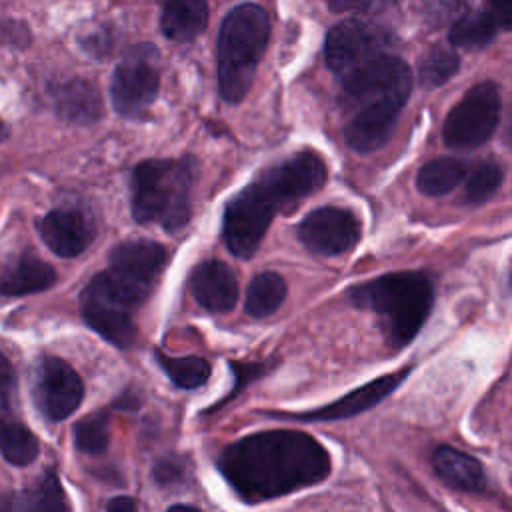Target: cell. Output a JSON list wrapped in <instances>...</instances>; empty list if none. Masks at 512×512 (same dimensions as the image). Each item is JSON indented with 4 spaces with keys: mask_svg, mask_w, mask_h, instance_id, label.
Segmentation results:
<instances>
[{
    "mask_svg": "<svg viewBox=\"0 0 512 512\" xmlns=\"http://www.w3.org/2000/svg\"><path fill=\"white\" fill-rule=\"evenodd\" d=\"M16 508H26V510H66L68 504L64 500V492L58 484V478L54 472H46L42 480L28 490Z\"/></svg>",
    "mask_w": 512,
    "mask_h": 512,
    "instance_id": "cell-30",
    "label": "cell"
},
{
    "mask_svg": "<svg viewBox=\"0 0 512 512\" xmlns=\"http://www.w3.org/2000/svg\"><path fill=\"white\" fill-rule=\"evenodd\" d=\"M156 360L160 362L162 370L166 372V376L184 390H192V388H200L208 376H210V364L200 358V356H166L156 352Z\"/></svg>",
    "mask_w": 512,
    "mask_h": 512,
    "instance_id": "cell-26",
    "label": "cell"
},
{
    "mask_svg": "<svg viewBox=\"0 0 512 512\" xmlns=\"http://www.w3.org/2000/svg\"><path fill=\"white\" fill-rule=\"evenodd\" d=\"M468 6H470V0H428L424 8V16L428 24L442 26V24L454 22L464 12H468Z\"/></svg>",
    "mask_w": 512,
    "mask_h": 512,
    "instance_id": "cell-31",
    "label": "cell"
},
{
    "mask_svg": "<svg viewBox=\"0 0 512 512\" xmlns=\"http://www.w3.org/2000/svg\"><path fill=\"white\" fill-rule=\"evenodd\" d=\"M350 300L358 308H368L386 320V332L392 346L408 344L434 302V288L424 272H390L350 288Z\"/></svg>",
    "mask_w": 512,
    "mask_h": 512,
    "instance_id": "cell-2",
    "label": "cell"
},
{
    "mask_svg": "<svg viewBox=\"0 0 512 512\" xmlns=\"http://www.w3.org/2000/svg\"><path fill=\"white\" fill-rule=\"evenodd\" d=\"M466 176V164L456 158H436L424 164L416 176V186L426 196L452 192Z\"/></svg>",
    "mask_w": 512,
    "mask_h": 512,
    "instance_id": "cell-23",
    "label": "cell"
},
{
    "mask_svg": "<svg viewBox=\"0 0 512 512\" xmlns=\"http://www.w3.org/2000/svg\"><path fill=\"white\" fill-rule=\"evenodd\" d=\"M206 20V0H164L160 28L166 38L176 42H188L204 30Z\"/></svg>",
    "mask_w": 512,
    "mask_h": 512,
    "instance_id": "cell-21",
    "label": "cell"
},
{
    "mask_svg": "<svg viewBox=\"0 0 512 512\" xmlns=\"http://www.w3.org/2000/svg\"><path fill=\"white\" fill-rule=\"evenodd\" d=\"M54 106L60 118L72 124H92L102 116L98 88L82 78H72L52 88Z\"/></svg>",
    "mask_w": 512,
    "mask_h": 512,
    "instance_id": "cell-18",
    "label": "cell"
},
{
    "mask_svg": "<svg viewBox=\"0 0 512 512\" xmlns=\"http://www.w3.org/2000/svg\"><path fill=\"white\" fill-rule=\"evenodd\" d=\"M344 102L356 112L398 116L412 90L408 64L388 52L378 54L340 76Z\"/></svg>",
    "mask_w": 512,
    "mask_h": 512,
    "instance_id": "cell-5",
    "label": "cell"
},
{
    "mask_svg": "<svg viewBox=\"0 0 512 512\" xmlns=\"http://www.w3.org/2000/svg\"><path fill=\"white\" fill-rule=\"evenodd\" d=\"M6 136V128H4V124L0 122V140Z\"/></svg>",
    "mask_w": 512,
    "mask_h": 512,
    "instance_id": "cell-39",
    "label": "cell"
},
{
    "mask_svg": "<svg viewBox=\"0 0 512 512\" xmlns=\"http://www.w3.org/2000/svg\"><path fill=\"white\" fill-rule=\"evenodd\" d=\"M56 280V272L50 264L36 256L22 254L0 268V294L18 296L38 290H46Z\"/></svg>",
    "mask_w": 512,
    "mask_h": 512,
    "instance_id": "cell-19",
    "label": "cell"
},
{
    "mask_svg": "<svg viewBox=\"0 0 512 512\" xmlns=\"http://www.w3.org/2000/svg\"><path fill=\"white\" fill-rule=\"evenodd\" d=\"M188 288L194 300L210 312L232 310L238 300L236 276L226 264L218 260H206L198 264L188 278Z\"/></svg>",
    "mask_w": 512,
    "mask_h": 512,
    "instance_id": "cell-16",
    "label": "cell"
},
{
    "mask_svg": "<svg viewBox=\"0 0 512 512\" xmlns=\"http://www.w3.org/2000/svg\"><path fill=\"white\" fill-rule=\"evenodd\" d=\"M194 162L144 160L132 172V214L140 224L156 222L176 232L190 220Z\"/></svg>",
    "mask_w": 512,
    "mask_h": 512,
    "instance_id": "cell-4",
    "label": "cell"
},
{
    "mask_svg": "<svg viewBox=\"0 0 512 512\" xmlns=\"http://www.w3.org/2000/svg\"><path fill=\"white\" fill-rule=\"evenodd\" d=\"M408 372H410V368L386 374V376H382L378 380H372V382L356 388L354 392L342 396L340 400H336L332 404H326V406H322L318 410H312V412L292 414L290 418H300V420H338V418H348V416L360 414V412L372 408L374 404H378L392 390H396V386L408 376Z\"/></svg>",
    "mask_w": 512,
    "mask_h": 512,
    "instance_id": "cell-17",
    "label": "cell"
},
{
    "mask_svg": "<svg viewBox=\"0 0 512 512\" xmlns=\"http://www.w3.org/2000/svg\"><path fill=\"white\" fill-rule=\"evenodd\" d=\"M166 258V248L154 240H126L112 248L108 274L118 284L146 300L166 264Z\"/></svg>",
    "mask_w": 512,
    "mask_h": 512,
    "instance_id": "cell-13",
    "label": "cell"
},
{
    "mask_svg": "<svg viewBox=\"0 0 512 512\" xmlns=\"http://www.w3.org/2000/svg\"><path fill=\"white\" fill-rule=\"evenodd\" d=\"M496 32L498 26L488 12H464L452 22L448 42L466 50H480L494 40Z\"/></svg>",
    "mask_w": 512,
    "mask_h": 512,
    "instance_id": "cell-24",
    "label": "cell"
},
{
    "mask_svg": "<svg viewBox=\"0 0 512 512\" xmlns=\"http://www.w3.org/2000/svg\"><path fill=\"white\" fill-rule=\"evenodd\" d=\"M136 508L138 504L130 496H118L106 504V510H112V512H134Z\"/></svg>",
    "mask_w": 512,
    "mask_h": 512,
    "instance_id": "cell-37",
    "label": "cell"
},
{
    "mask_svg": "<svg viewBox=\"0 0 512 512\" xmlns=\"http://www.w3.org/2000/svg\"><path fill=\"white\" fill-rule=\"evenodd\" d=\"M432 466L436 474L452 488L464 492H480L486 486V476L480 462L452 446L436 448Z\"/></svg>",
    "mask_w": 512,
    "mask_h": 512,
    "instance_id": "cell-20",
    "label": "cell"
},
{
    "mask_svg": "<svg viewBox=\"0 0 512 512\" xmlns=\"http://www.w3.org/2000/svg\"><path fill=\"white\" fill-rule=\"evenodd\" d=\"M286 298V282L276 272L256 274L246 290V312L252 318H266L274 314Z\"/></svg>",
    "mask_w": 512,
    "mask_h": 512,
    "instance_id": "cell-22",
    "label": "cell"
},
{
    "mask_svg": "<svg viewBox=\"0 0 512 512\" xmlns=\"http://www.w3.org/2000/svg\"><path fill=\"white\" fill-rule=\"evenodd\" d=\"M326 174L324 160L312 150H302L266 170L258 182L272 196L278 210H288L318 190L326 182Z\"/></svg>",
    "mask_w": 512,
    "mask_h": 512,
    "instance_id": "cell-11",
    "label": "cell"
},
{
    "mask_svg": "<svg viewBox=\"0 0 512 512\" xmlns=\"http://www.w3.org/2000/svg\"><path fill=\"white\" fill-rule=\"evenodd\" d=\"M488 14L496 22L498 28L510 30L512 26V0H488Z\"/></svg>",
    "mask_w": 512,
    "mask_h": 512,
    "instance_id": "cell-36",
    "label": "cell"
},
{
    "mask_svg": "<svg viewBox=\"0 0 512 512\" xmlns=\"http://www.w3.org/2000/svg\"><path fill=\"white\" fill-rule=\"evenodd\" d=\"M500 108V92L494 82L472 86L446 116L442 130L446 146L470 150L484 144L498 126Z\"/></svg>",
    "mask_w": 512,
    "mask_h": 512,
    "instance_id": "cell-8",
    "label": "cell"
},
{
    "mask_svg": "<svg viewBox=\"0 0 512 512\" xmlns=\"http://www.w3.org/2000/svg\"><path fill=\"white\" fill-rule=\"evenodd\" d=\"M392 36L386 28L366 20H344L336 24L326 36V64L338 76L356 68L358 64L388 52Z\"/></svg>",
    "mask_w": 512,
    "mask_h": 512,
    "instance_id": "cell-10",
    "label": "cell"
},
{
    "mask_svg": "<svg viewBox=\"0 0 512 512\" xmlns=\"http://www.w3.org/2000/svg\"><path fill=\"white\" fill-rule=\"evenodd\" d=\"M186 476H188V468H186V464L178 456L160 458L154 464V480L160 486L182 484L186 480Z\"/></svg>",
    "mask_w": 512,
    "mask_h": 512,
    "instance_id": "cell-32",
    "label": "cell"
},
{
    "mask_svg": "<svg viewBox=\"0 0 512 512\" xmlns=\"http://www.w3.org/2000/svg\"><path fill=\"white\" fill-rule=\"evenodd\" d=\"M108 414L92 412L74 426V442L80 452L102 454L108 448Z\"/></svg>",
    "mask_w": 512,
    "mask_h": 512,
    "instance_id": "cell-29",
    "label": "cell"
},
{
    "mask_svg": "<svg viewBox=\"0 0 512 512\" xmlns=\"http://www.w3.org/2000/svg\"><path fill=\"white\" fill-rule=\"evenodd\" d=\"M458 66H460L458 54L450 46L436 44L420 60L418 80L426 88H436L448 82L458 72Z\"/></svg>",
    "mask_w": 512,
    "mask_h": 512,
    "instance_id": "cell-27",
    "label": "cell"
},
{
    "mask_svg": "<svg viewBox=\"0 0 512 512\" xmlns=\"http://www.w3.org/2000/svg\"><path fill=\"white\" fill-rule=\"evenodd\" d=\"M32 392L36 406L48 420H64L82 402L84 384L70 364L44 356L34 370Z\"/></svg>",
    "mask_w": 512,
    "mask_h": 512,
    "instance_id": "cell-14",
    "label": "cell"
},
{
    "mask_svg": "<svg viewBox=\"0 0 512 512\" xmlns=\"http://www.w3.org/2000/svg\"><path fill=\"white\" fill-rule=\"evenodd\" d=\"M14 386H16L14 370H12L10 362L4 358V354L0 352V416L10 414V406H12V398H14Z\"/></svg>",
    "mask_w": 512,
    "mask_h": 512,
    "instance_id": "cell-34",
    "label": "cell"
},
{
    "mask_svg": "<svg viewBox=\"0 0 512 512\" xmlns=\"http://www.w3.org/2000/svg\"><path fill=\"white\" fill-rule=\"evenodd\" d=\"M0 452L8 462L24 466L36 458L38 440L24 424L6 414L0 416Z\"/></svg>",
    "mask_w": 512,
    "mask_h": 512,
    "instance_id": "cell-25",
    "label": "cell"
},
{
    "mask_svg": "<svg viewBox=\"0 0 512 512\" xmlns=\"http://www.w3.org/2000/svg\"><path fill=\"white\" fill-rule=\"evenodd\" d=\"M390 2L392 0H326V4L334 12H342V10H382Z\"/></svg>",
    "mask_w": 512,
    "mask_h": 512,
    "instance_id": "cell-35",
    "label": "cell"
},
{
    "mask_svg": "<svg viewBox=\"0 0 512 512\" xmlns=\"http://www.w3.org/2000/svg\"><path fill=\"white\" fill-rule=\"evenodd\" d=\"M158 52L152 44L132 46L116 66L110 82L114 110L130 120H140L158 94Z\"/></svg>",
    "mask_w": 512,
    "mask_h": 512,
    "instance_id": "cell-7",
    "label": "cell"
},
{
    "mask_svg": "<svg viewBox=\"0 0 512 512\" xmlns=\"http://www.w3.org/2000/svg\"><path fill=\"white\" fill-rule=\"evenodd\" d=\"M276 212L278 206L260 182L246 186L224 210L222 238L228 250L238 258H250L258 250Z\"/></svg>",
    "mask_w": 512,
    "mask_h": 512,
    "instance_id": "cell-9",
    "label": "cell"
},
{
    "mask_svg": "<svg viewBox=\"0 0 512 512\" xmlns=\"http://www.w3.org/2000/svg\"><path fill=\"white\" fill-rule=\"evenodd\" d=\"M218 468L242 500L262 502L322 482L330 456L304 432L266 430L226 446Z\"/></svg>",
    "mask_w": 512,
    "mask_h": 512,
    "instance_id": "cell-1",
    "label": "cell"
},
{
    "mask_svg": "<svg viewBox=\"0 0 512 512\" xmlns=\"http://www.w3.org/2000/svg\"><path fill=\"white\" fill-rule=\"evenodd\" d=\"M40 234L58 256L72 258L84 252L94 238L92 220L74 208L52 210L40 222Z\"/></svg>",
    "mask_w": 512,
    "mask_h": 512,
    "instance_id": "cell-15",
    "label": "cell"
},
{
    "mask_svg": "<svg viewBox=\"0 0 512 512\" xmlns=\"http://www.w3.org/2000/svg\"><path fill=\"white\" fill-rule=\"evenodd\" d=\"M114 406H116V408H122V410H136V408L140 406V396H138L136 392L128 390V392H124V396H120V398L116 400Z\"/></svg>",
    "mask_w": 512,
    "mask_h": 512,
    "instance_id": "cell-38",
    "label": "cell"
},
{
    "mask_svg": "<svg viewBox=\"0 0 512 512\" xmlns=\"http://www.w3.org/2000/svg\"><path fill=\"white\" fill-rule=\"evenodd\" d=\"M114 32L110 28H98L82 38V46L86 52H90L94 58H104L114 50Z\"/></svg>",
    "mask_w": 512,
    "mask_h": 512,
    "instance_id": "cell-33",
    "label": "cell"
},
{
    "mask_svg": "<svg viewBox=\"0 0 512 512\" xmlns=\"http://www.w3.org/2000/svg\"><path fill=\"white\" fill-rule=\"evenodd\" d=\"M140 304L142 300L122 288L108 272L94 276L80 296L86 324L118 348L132 346L136 338L132 314Z\"/></svg>",
    "mask_w": 512,
    "mask_h": 512,
    "instance_id": "cell-6",
    "label": "cell"
},
{
    "mask_svg": "<svg viewBox=\"0 0 512 512\" xmlns=\"http://www.w3.org/2000/svg\"><path fill=\"white\" fill-rule=\"evenodd\" d=\"M298 238L312 254L336 256L356 246L360 238V220L346 208L322 206L302 218L298 224Z\"/></svg>",
    "mask_w": 512,
    "mask_h": 512,
    "instance_id": "cell-12",
    "label": "cell"
},
{
    "mask_svg": "<svg viewBox=\"0 0 512 512\" xmlns=\"http://www.w3.org/2000/svg\"><path fill=\"white\" fill-rule=\"evenodd\" d=\"M502 180H504V170L498 162H492V160L482 162L468 176L466 190H464V202L470 206L484 204L498 192V188L502 186Z\"/></svg>",
    "mask_w": 512,
    "mask_h": 512,
    "instance_id": "cell-28",
    "label": "cell"
},
{
    "mask_svg": "<svg viewBox=\"0 0 512 512\" xmlns=\"http://www.w3.org/2000/svg\"><path fill=\"white\" fill-rule=\"evenodd\" d=\"M268 36V14L256 4H240L224 18L218 38V88L226 102L236 104L250 90Z\"/></svg>",
    "mask_w": 512,
    "mask_h": 512,
    "instance_id": "cell-3",
    "label": "cell"
}]
</instances>
